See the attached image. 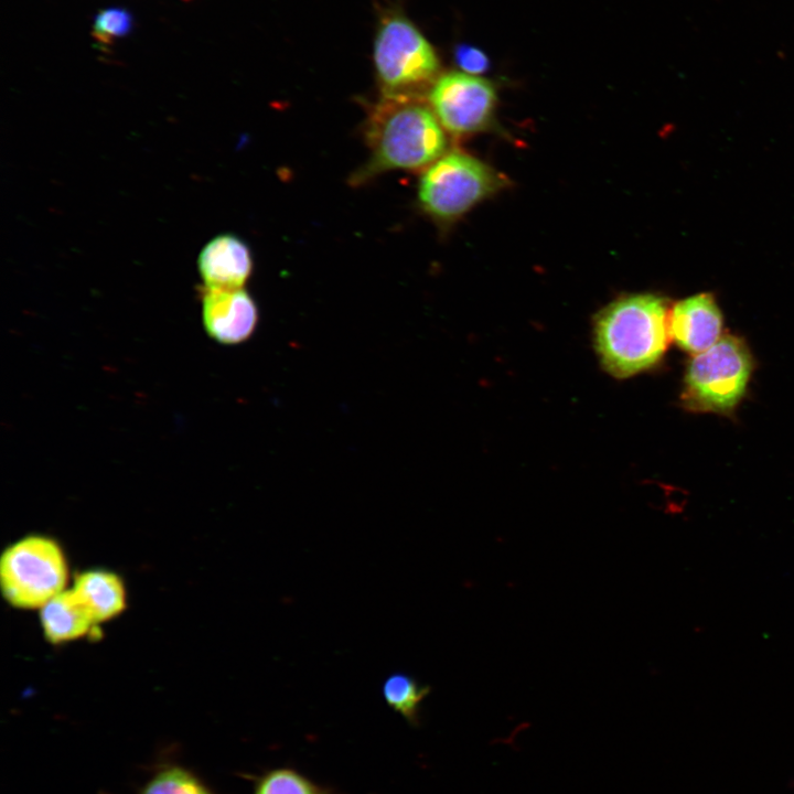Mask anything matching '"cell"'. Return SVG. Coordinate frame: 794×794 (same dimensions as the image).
Masks as SVG:
<instances>
[{"mask_svg":"<svg viewBox=\"0 0 794 794\" xmlns=\"http://www.w3.org/2000/svg\"><path fill=\"white\" fill-rule=\"evenodd\" d=\"M371 157L354 184L391 170L423 171L446 153L447 137L429 104L417 97L383 96L367 117Z\"/></svg>","mask_w":794,"mask_h":794,"instance_id":"obj_1","label":"cell"},{"mask_svg":"<svg viewBox=\"0 0 794 794\" xmlns=\"http://www.w3.org/2000/svg\"><path fill=\"white\" fill-rule=\"evenodd\" d=\"M721 328V313L712 297L707 293L676 303L669 316V333L676 344L695 354L718 342Z\"/></svg>","mask_w":794,"mask_h":794,"instance_id":"obj_10","label":"cell"},{"mask_svg":"<svg viewBox=\"0 0 794 794\" xmlns=\"http://www.w3.org/2000/svg\"><path fill=\"white\" fill-rule=\"evenodd\" d=\"M72 590L96 624L117 616L126 607L122 580L108 570L94 569L77 575Z\"/></svg>","mask_w":794,"mask_h":794,"instance_id":"obj_11","label":"cell"},{"mask_svg":"<svg viewBox=\"0 0 794 794\" xmlns=\"http://www.w3.org/2000/svg\"><path fill=\"white\" fill-rule=\"evenodd\" d=\"M427 98L442 128L454 137L485 129L496 104L493 84L464 72L439 76L428 90Z\"/></svg>","mask_w":794,"mask_h":794,"instance_id":"obj_7","label":"cell"},{"mask_svg":"<svg viewBox=\"0 0 794 794\" xmlns=\"http://www.w3.org/2000/svg\"><path fill=\"white\" fill-rule=\"evenodd\" d=\"M40 620L46 640L53 644L82 637L96 625L72 589L49 600L41 608Z\"/></svg>","mask_w":794,"mask_h":794,"instance_id":"obj_12","label":"cell"},{"mask_svg":"<svg viewBox=\"0 0 794 794\" xmlns=\"http://www.w3.org/2000/svg\"><path fill=\"white\" fill-rule=\"evenodd\" d=\"M138 794H215L190 769L178 763L158 766Z\"/></svg>","mask_w":794,"mask_h":794,"instance_id":"obj_14","label":"cell"},{"mask_svg":"<svg viewBox=\"0 0 794 794\" xmlns=\"http://www.w3.org/2000/svg\"><path fill=\"white\" fill-rule=\"evenodd\" d=\"M502 185L501 175L479 159L450 151L422 171L418 202L433 221L451 223Z\"/></svg>","mask_w":794,"mask_h":794,"instance_id":"obj_4","label":"cell"},{"mask_svg":"<svg viewBox=\"0 0 794 794\" xmlns=\"http://www.w3.org/2000/svg\"><path fill=\"white\" fill-rule=\"evenodd\" d=\"M206 333L222 344H238L255 331L258 309L244 289H200Z\"/></svg>","mask_w":794,"mask_h":794,"instance_id":"obj_8","label":"cell"},{"mask_svg":"<svg viewBox=\"0 0 794 794\" xmlns=\"http://www.w3.org/2000/svg\"><path fill=\"white\" fill-rule=\"evenodd\" d=\"M429 693V686L400 672L389 675L382 686L386 704L411 726L419 723L421 704Z\"/></svg>","mask_w":794,"mask_h":794,"instance_id":"obj_13","label":"cell"},{"mask_svg":"<svg viewBox=\"0 0 794 794\" xmlns=\"http://www.w3.org/2000/svg\"><path fill=\"white\" fill-rule=\"evenodd\" d=\"M254 794H334L291 768H275L254 777Z\"/></svg>","mask_w":794,"mask_h":794,"instance_id":"obj_15","label":"cell"},{"mask_svg":"<svg viewBox=\"0 0 794 794\" xmlns=\"http://www.w3.org/2000/svg\"><path fill=\"white\" fill-rule=\"evenodd\" d=\"M373 62L383 96L421 98L439 77L440 60L421 30L404 13L389 11L373 42Z\"/></svg>","mask_w":794,"mask_h":794,"instance_id":"obj_3","label":"cell"},{"mask_svg":"<svg viewBox=\"0 0 794 794\" xmlns=\"http://www.w3.org/2000/svg\"><path fill=\"white\" fill-rule=\"evenodd\" d=\"M197 269L204 288L240 289L253 270L250 249L233 234L217 235L201 249Z\"/></svg>","mask_w":794,"mask_h":794,"instance_id":"obj_9","label":"cell"},{"mask_svg":"<svg viewBox=\"0 0 794 794\" xmlns=\"http://www.w3.org/2000/svg\"><path fill=\"white\" fill-rule=\"evenodd\" d=\"M751 367L748 348L739 339H719L688 366L683 397L686 406L698 411L731 410L745 391Z\"/></svg>","mask_w":794,"mask_h":794,"instance_id":"obj_6","label":"cell"},{"mask_svg":"<svg viewBox=\"0 0 794 794\" xmlns=\"http://www.w3.org/2000/svg\"><path fill=\"white\" fill-rule=\"evenodd\" d=\"M596 346L602 364L615 377H627L654 365L664 354L669 320L664 299L633 294L604 308L596 319Z\"/></svg>","mask_w":794,"mask_h":794,"instance_id":"obj_2","label":"cell"},{"mask_svg":"<svg viewBox=\"0 0 794 794\" xmlns=\"http://www.w3.org/2000/svg\"><path fill=\"white\" fill-rule=\"evenodd\" d=\"M68 569L60 545L52 538L31 535L9 546L0 560V584L14 608H42L64 590Z\"/></svg>","mask_w":794,"mask_h":794,"instance_id":"obj_5","label":"cell"},{"mask_svg":"<svg viewBox=\"0 0 794 794\" xmlns=\"http://www.w3.org/2000/svg\"><path fill=\"white\" fill-rule=\"evenodd\" d=\"M132 24L130 13L121 8H109L100 11L95 18L94 34L100 42L108 43L127 34Z\"/></svg>","mask_w":794,"mask_h":794,"instance_id":"obj_16","label":"cell"},{"mask_svg":"<svg viewBox=\"0 0 794 794\" xmlns=\"http://www.w3.org/2000/svg\"><path fill=\"white\" fill-rule=\"evenodd\" d=\"M454 57L460 69L468 74L478 75L489 66V60L485 53L470 45L458 46L454 52Z\"/></svg>","mask_w":794,"mask_h":794,"instance_id":"obj_17","label":"cell"}]
</instances>
